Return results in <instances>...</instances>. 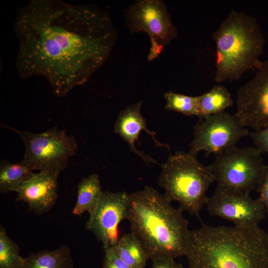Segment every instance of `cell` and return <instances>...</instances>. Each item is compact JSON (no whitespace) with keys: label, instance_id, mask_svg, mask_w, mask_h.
Instances as JSON below:
<instances>
[{"label":"cell","instance_id":"obj_11","mask_svg":"<svg viewBox=\"0 0 268 268\" xmlns=\"http://www.w3.org/2000/svg\"><path fill=\"white\" fill-rule=\"evenodd\" d=\"M129 204L127 192L103 191L96 208L89 214L85 228L102 243L104 250L118 242L121 237L119 225L128 219Z\"/></svg>","mask_w":268,"mask_h":268},{"label":"cell","instance_id":"obj_8","mask_svg":"<svg viewBox=\"0 0 268 268\" xmlns=\"http://www.w3.org/2000/svg\"><path fill=\"white\" fill-rule=\"evenodd\" d=\"M124 15L131 33L143 32L149 36L148 61L157 58L177 36L178 30L163 0H136L125 10Z\"/></svg>","mask_w":268,"mask_h":268},{"label":"cell","instance_id":"obj_21","mask_svg":"<svg viewBox=\"0 0 268 268\" xmlns=\"http://www.w3.org/2000/svg\"><path fill=\"white\" fill-rule=\"evenodd\" d=\"M166 100L165 108L185 116L199 115V96H190L169 91L164 95Z\"/></svg>","mask_w":268,"mask_h":268},{"label":"cell","instance_id":"obj_23","mask_svg":"<svg viewBox=\"0 0 268 268\" xmlns=\"http://www.w3.org/2000/svg\"><path fill=\"white\" fill-rule=\"evenodd\" d=\"M104 251L102 268H132L116 254L113 248Z\"/></svg>","mask_w":268,"mask_h":268},{"label":"cell","instance_id":"obj_2","mask_svg":"<svg viewBox=\"0 0 268 268\" xmlns=\"http://www.w3.org/2000/svg\"><path fill=\"white\" fill-rule=\"evenodd\" d=\"M188 268H267L268 235L251 227L202 224L189 233Z\"/></svg>","mask_w":268,"mask_h":268},{"label":"cell","instance_id":"obj_1","mask_svg":"<svg viewBox=\"0 0 268 268\" xmlns=\"http://www.w3.org/2000/svg\"><path fill=\"white\" fill-rule=\"evenodd\" d=\"M16 67L21 78H45L54 94L66 96L107 61L117 34L106 11L93 4L31 0L13 21Z\"/></svg>","mask_w":268,"mask_h":268},{"label":"cell","instance_id":"obj_22","mask_svg":"<svg viewBox=\"0 0 268 268\" xmlns=\"http://www.w3.org/2000/svg\"><path fill=\"white\" fill-rule=\"evenodd\" d=\"M249 134L255 147L262 154L268 155V126Z\"/></svg>","mask_w":268,"mask_h":268},{"label":"cell","instance_id":"obj_7","mask_svg":"<svg viewBox=\"0 0 268 268\" xmlns=\"http://www.w3.org/2000/svg\"><path fill=\"white\" fill-rule=\"evenodd\" d=\"M210 166L217 184L250 194L257 189L265 165L255 147L236 146L216 155Z\"/></svg>","mask_w":268,"mask_h":268},{"label":"cell","instance_id":"obj_19","mask_svg":"<svg viewBox=\"0 0 268 268\" xmlns=\"http://www.w3.org/2000/svg\"><path fill=\"white\" fill-rule=\"evenodd\" d=\"M116 254L132 268H145L147 254L139 241L132 232L121 236L113 247Z\"/></svg>","mask_w":268,"mask_h":268},{"label":"cell","instance_id":"obj_4","mask_svg":"<svg viewBox=\"0 0 268 268\" xmlns=\"http://www.w3.org/2000/svg\"><path fill=\"white\" fill-rule=\"evenodd\" d=\"M212 39L216 45V82L237 81L247 70L259 67L265 39L254 16L232 10Z\"/></svg>","mask_w":268,"mask_h":268},{"label":"cell","instance_id":"obj_20","mask_svg":"<svg viewBox=\"0 0 268 268\" xmlns=\"http://www.w3.org/2000/svg\"><path fill=\"white\" fill-rule=\"evenodd\" d=\"M24 258L20 256L19 248L0 226V268H21Z\"/></svg>","mask_w":268,"mask_h":268},{"label":"cell","instance_id":"obj_12","mask_svg":"<svg viewBox=\"0 0 268 268\" xmlns=\"http://www.w3.org/2000/svg\"><path fill=\"white\" fill-rule=\"evenodd\" d=\"M254 77L240 87L235 115L245 127L257 130L268 126V58Z\"/></svg>","mask_w":268,"mask_h":268},{"label":"cell","instance_id":"obj_9","mask_svg":"<svg viewBox=\"0 0 268 268\" xmlns=\"http://www.w3.org/2000/svg\"><path fill=\"white\" fill-rule=\"evenodd\" d=\"M193 131L190 154L195 156L201 151L206 155H216L236 146L250 133L234 115L224 111L199 121Z\"/></svg>","mask_w":268,"mask_h":268},{"label":"cell","instance_id":"obj_16","mask_svg":"<svg viewBox=\"0 0 268 268\" xmlns=\"http://www.w3.org/2000/svg\"><path fill=\"white\" fill-rule=\"evenodd\" d=\"M77 194L72 214L80 216L84 212L91 214L96 208L103 191L98 174L82 178L77 186Z\"/></svg>","mask_w":268,"mask_h":268},{"label":"cell","instance_id":"obj_3","mask_svg":"<svg viewBox=\"0 0 268 268\" xmlns=\"http://www.w3.org/2000/svg\"><path fill=\"white\" fill-rule=\"evenodd\" d=\"M131 232L151 261L185 256L190 230L183 211L152 187L129 194Z\"/></svg>","mask_w":268,"mask_h":268},{"label":"cell","instance_id":"obj_6","mask_svg":"<svg viewBox=\"0 0 268 268\" xmlns=\"http://www.w3.org/2000/svg\"><path fill=\"white\" fill-rule=\"evenodd\" d=\"M12 130L19 134L25 145L22 161L32 170L60 174L78 150L75 138L57 127L40 134Z\"/></svg>","mask_w":268,"mask_h":268},{"label":"cell","instance_id":"obj_18","mask_svg":"<svg viewBox=\"0 0 268 268\" xmlns=\"http://www.w3.org/2000/svg\"><path fill=\"white\" fill-rule=\"evenodd\" d=\"M33 173L22 161L12 163L3 160L0 164V192L7 193L16 192L19 187L29 179Z\"/></svg>","mask_w":268,"mask_h":268},{"label":"cell","instance_id":"obj_25","mask_svg":"<svg viewBox=\"0 0 268 268\" xmlns=\"http://www.w3.org/2000/svg\"><path fill=\"white\" fill-rule=\"evenodd\" d=\"M152 261L151 268H184L182 265L177 263L172 258H159Z\"/></svg>","mask_w":268,"mask_h":268},{"label":"cell","instance_id":"obj_17","mask_svg":"<svg viewBox=\"0 0 268 268\" xmlns=\"http://www.w3.org/2000/svg\"><path fill=\"white\" fill-rule=\"evenodd\" d=\"M233 99L228 90L222 85L213 86L210 90L199 96V121L208 116L224 111L232 106Z\"/></svg>","mask_w":268,"mask_h":268},{"label":"cell","instance_id":"obj_5","mask_svg":"<svg viewBox=\"0 0 268 268\" xmlns=\"http://www.w3.org/2000/svg\"><path fill=\"white\" fill-rule=\"evenodd\" d=\"M161 167L158 183L165 191L164 196L171 202L177 201L183 211L200 219L208 199L206 192L215 181L210 165L205 166L197 156L178 151Z\"/></svg>","mask_w":268,"mask_h":268},{"label":"cell","instance_id":"obj_15","mask_svg":"<svg viewBox=\"0 0 268 268\" xmlns=\"http://www.w3.org/2000/svg\"><path fill=\"white\" fill-rule=\"evenodd\" d=\"M21 268H73V262L69 247L61 245L53 250L31 253L24 258Z\"/></svg>","mask_w":268,"mask_h":268},{"label":"cell","instance_id":"obj_27","mask_svg":"<svg viewBox=\"0 0 268 268\" xmlns=\"http://www.w3.org/2000/svg\"><path fill=\"white\" fill-rule=\"evenodd\" d=\"M267 268H268V267Z\"/></svg>","mask_w":268,"mask_h":268},{"label":"cell","instance_id":"obj_13","mask_svg":"<svg viewBox=\"0 0 268 268\" xmlns=\"http://www.w3.org/2000/svg\"><path fill=\"white\" fill-rule=\"evenodd\" d=\"M59 176V174L46 171L33 173L16 191V200L27 203L30 209L35 213L48 212L57 199Z\"/></svg>","mask_w":268,"mask_h":268},{"label":"cell","instance_id":"obj_14","mask_svg":"<svg viewBox=\"0 0 268 268\" xmlns=\"http://www.w3.org/2000/svg\"><path fill=\"white\" fill-rule=\"evenodd\" d=\"M142 101L128 106L119 114L114 127V132L126 141L130 151L141 157L145 163H156L162 165L150 155H146L143 152L137 150L135 146V142L138 141L141 131H145L150 135L157 146L165 147V145L158 141L155 137V133L149 131L147 128L146 121L141 113Z\"/></svg>","mask_w":268,"mask_h":268},{"label":"cell","instance_id":"obj_10","mask_svg":"<svg viewBox=\"0 0 268 268\" xmlns=\"http://www.w3.org/2000/svg\"><path fill=\"white\" fill-rule=\"evenodd\" d=\"M205 205L210 216L228 220L237 226H258L267 216L259 198L218 184Z\"/></svg>","mask_w":268,"mask_h":268},{"label":"cell","instance_id":"obj_24","mask_svg":"<svg viewBox=\"0 0 268 268\" xmlns=\"http://www.w3.org/2000/svg\"><path fill=\"white\" fill-rule=\"evenodd\" d=\"M259 199L264 204L268 216V165H265L259 182L257 187Z\"/></svg>","mask_w":268,"mask_h":268},{"label":"cell","instance_id":"obj_26","mask_svg":"<svg viewBox=\"0 0 268 268\" xmlns=\"http://www.w3.org/2000/svg\"><path fill=\"white\" fill-rule=\"evenodd\" d=\"M267 232V234H268V231Z\"/></svg>","mask_w":268,"mask_h":268}]
</instances>
